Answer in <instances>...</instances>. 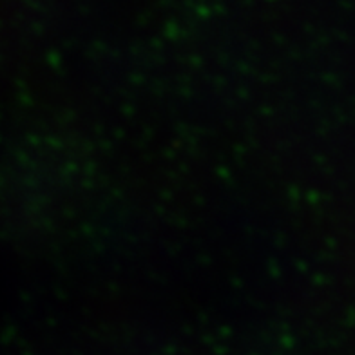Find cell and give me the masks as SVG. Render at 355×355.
<instances>
[]
</instances>
